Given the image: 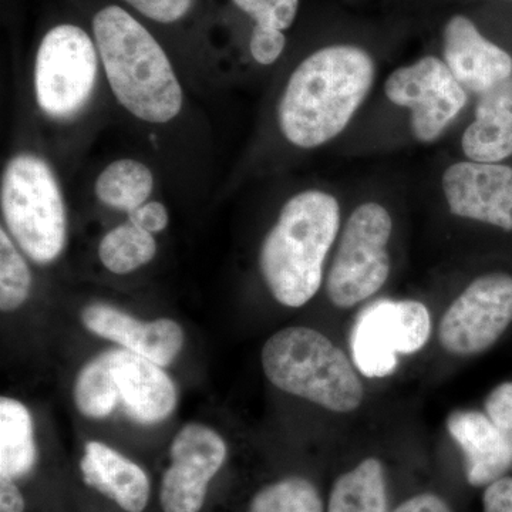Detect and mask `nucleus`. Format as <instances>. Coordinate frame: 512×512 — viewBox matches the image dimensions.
Masks as SVG:
<instances>
[{"label": "nucleus", "mask_w": 512, "mask_h": 512, "mask_svg": "<svg viewBox=\"0 0 512 512\" xmlns=\"http://www.w3.org/2000/svg\"><path fill=\"white\" fill-rule=\"evenodd\" d=\"M375 82V62L349 45L323 47L292 73L279 101V127L289 143L315 148L339 136Z\"/></svg>", "instance_id": "obj_1"}, {"label": "nucleus", "mask_w": 512, "mask_h": 512, "mask_svg": "<svg viewBox=\"0 0 512 512\" xmlns=\"http://www.w3.org/2000/svg\"><path fill=\"white\" fill-rule=\"evenodd\" d=\"M93 32L111 92L121 106L147 123L175 119L183 109V89L153 35L119 6L101 9Z\"/></svg>", "instance_id": "obj_2"}, {"label": "nucleus", "mask_w": 512, "mask_h": 512, "mask_svg": "<svg viewBox=\"0 0 512 512\" xmlns=\"http://www.w3.org/2000/svg\"><path fill=\"white\" fill-rule=\"evenodd\" d=\"M339 225V202L326 192L305 191L286 202L259 254L261 274L276 301L301 308L318 293Z\"/></svg>", "instance_id": "obj_3"}, {"label": "nucleus", "mask_w": 512, "mask_h": 512, "mask_svg": "<svg viewBox=\"0 0 512 512\" xmlns=\"http://www.w3.org/2000/svg\"><path fill=\"white\" fill-rule=\"evenodd\" d=\"M261 359L265 376L282 392L335 413H350L362 404L363 384L348 356L318 330H279L266 340Z\"/></svg>", "instance_id": "obj_4"}, {"label": "nucleus", "mask_w": 512, "mask_h": 512, "mask_svg": "<svg viewBox=\"0 0 512 512\" xmlns=\"http://www.w3.org/2000/svg\"><path fill=\"white\" fill-rule=\"evenodd\" d=\"M3 220L19 248L36 264H50L66 245L67 218L55 173L43 158L18 154L3 171Z\"/></svg>", "instance_id": "obj_5"}, {"label": "nucleus", "mask_w": 512, "mask_h": 512, "mask_svg": "<svg viewBox=\"0 0 512 512\" xmlns=\"http://www.w3.org/2000/svg\"><path fill=\"white\" fill-rule=\"evenodd\" d=\"M392 229V217L376 202H367L352 212L326 282L333 305L353 308L386 284L390 275L387 244Z\"/></svg>", "instance_id": "obj_6"}, {"label": "nucleus", "mask_w": 512, "mask_h": 512, "mask_svg": "<svg viewBox=\"0 0 512 512\" xmlns=\"http://www.w3.org/2000/svg\"><path fill=\"white\" fill-rule=\"evenodd\" d=\"M96 46L79 26L59 25L43 37L35 66L36 100L53 119H69L86 106L96 86Z\"/></svg>", "instance_id": "obj_7"}, {"label": "nucleus", "mask_w": 512, "mask_h": 512, "mask_svg": "<svg viewBox=\"0 0 512 512\" xmlns=\"http://www.w3.org/2000/svg\"><path fill=\"white\" fill-rule=\"evenodd\" d=\"M431 316L417 301H377L357 316L350 336L353 360L366 377L392 375L397 355H412L426 345Z\"/></svg>", "instance_id": "obj_8"}, {"label": "nucleus", "mask_w": 512, "mask_h": 512, "mask_svg": "<svg viewBox=\"0 0 512 512\" xmlns=\"http://www.w3.org/2000/svg\"><path fill=\"white\" fill-rule=\"evenodd\" d=\"M228 447L217 431L191 423L178 431L158 481L160 512H204L214 481L227 464Z\"/></svg>", "instance_id": "obj_9"}, {"label": "nucleus", "mask_w": 512, "mask_h": 512, "mask_svg": "<svg viewBox=\"0 0 512 512\" xmlns=\"http://www.w3.org/2000/svg\"><path fill=\"white\" fill-rule=\"evenodd\" d=\"M512 322V276L488 274L467 286L440 322V345L450 355L490 349Z\"/></svg>", "instance_id": "obj_10"}, {"label": "nucleus", "mask_w": 512, "mask_h": 512, "mask_svg": "<svg viewBox=\"0 0 512 512\" xmlns=\"http://www.w3.org/2000/svg\"><path fill=\"white\" fill-rule=\"evenodd\" d=\"M387 99L412 110V130L421 143H433L467 104V92L447 64L427 56L400 67L384 84Z\"/></svg>", "instance_id": "obj_11"}, {"label": "nucleus", "mask_w": 512, "mask_h": 512, "mask_svg": "<svg viewBox=\"0 0 512 512\" xmlns=\"http://www.w3.org/2000/svg\"><path fill=\"white\" fill-rule=\"evenodd\" d=\"M443 191L454 215L512 231V168L463 161L443 175Z\"/></svg>", "instance_id": "obj_12"}, {"label": "nucleus", "mask_w": 512, "mask_h": 512, "mask_svg": "<svg viewBox=\"0 0 512 512\" xmlns=\"http://www.w3.org/2000/svg\"><path fill=\"white\" fill-rule=\"evenodd\" d=\"M82 322L94 335L111 340L161 367L177 359L185 342L184 330L174 320L161 318L141 322L109 303L87 305L82 312Z\"/></svg>", "instance_id": "obj_13"}, {"label": "nucleus", "mask_w": 512, "mask_h": 512, "mask_svg": "<svg viewBox=\"0 0 512 512\" xmlns=\"http://www.w3.org/2000/svg\"><path fill=\"white\" fill-rule=\"evenodd\" d=\"M84 487L120 512H147L154 498L153 481L130 457L101 441H87L79 461Z\"/></svg>", "instance_id": "obj_14"}, {"label": "nucleus", "mask_w": 512, "mask_h": 512, "mask_svg": "<svg viewBox=\"0 0 512 512\" xmlns=\"http://www.w3.org/2000/svg\"><path fill=\"white\" fill-rule=\"evenodd\" d=\"M443 39L444 63L466 92L480 96L512 77V57L485 39L466 16L448 20Z\"/></svg>", "instance_id": "obj_15"}, {"label": "nucleus", "mask_w": 512, "mask_h": 512, "mask_svg": "<svg viewBox=\"0 0 512 512\" xmlns=\"http://www.w3.org/2000/svg\"><path fill=\"white\" fill-rule=\"evenodd\" d=\"M119 404L136 423H161L177 406V389L163 367L127 349H111Z\"/></svg>", "instance_id": "obj_16"}, {"label": "nucleus", "mask_w": 512, "mask_h": 512, "mask_svg": "<svg viewBox=\"0 0 512 512\" xmlns=\"http://www.w3.org/2000/svg\"><path fill=\"white\" fill-rule=\"evenodd\" d=\"M447 430L466 457L468 484L485 487L512 467V451L487 414L456 410L447 417Z\"/></svg>", "instance_id": "obj_17"}, {"label": "nucleus", "mask_w": 512, "mask_h": 512, "mask_svg": "<svg viewBox=\"0 0 512 512\" xmlns=\"http://www.w3.org/2000/svg\"><path fill=\"white\" fill-rule=\"evenodd\" d=\"M461 147L477 163H500L512 156V77L480 94L476 120L464 131Z\"/></svg>", "instance_id": "obj_18"}, {"label": "nucleus", "mask_w": 512, "mask_h": 512, "mask_svg": "<svg viewBox=\"0 0 512 512\" xmlns=\"http://www.w3.org/2000/svg\"><path fill=\"white\" fill-rule=\"evenodd\" d=\"M39 450L33 436V421L28 407L18 400H0V477L22 484L35 474Z\"/></svg>", "instance_id": "obj_19"}, {"label": "nucleus", "mask_w": 512, "mask_h": 512, "mask_svg": "<svg viewBox=\"0 0 512 512\" xmlns=\"http://www.w3.org/2000/svg\"><path fill=\"white\" fill-rule=\"evenodd\" d=\"M328 512H387L382 463L366 458L355 470L342 474L330 491Z\"/></svg>", "instance_id": "obj_20"}, {"label": "nucleus", "mask_w": 512, "mask_h": 512, "mask_svg": "<svg viewBox=\"0 0 512 512\" xmlns=\"http://www.w3.org/2000/svg\"><path fill=\"white\" fill-rule=\"evenodd\" d=\"M154 188V177L146 164L131 158L111 163L97 178L94 191L100 202L128 214L146 204Z\"/></svg>", "instance_id": "obj_21"}, {"label": "nucleus", "mask_w": 512, "mask_h": 512, "mask_svg": "<svg viewBox=\"0 0 512 512\" xmlns=\"http://www.w3.org/2000/svg\"><path fill=\"white\" fill-rule=\"evenodd\" d=\"M74 403L89 419H106L119 406L116 382L111 370L110 350L93 357L77 373L73 386Z\"/></svg>", "instance_id": "obj_22"}, {"label": "nucleus", "mask_w": 512, "mask_h": 512, "mask_svg": "<svg viewBox=\"0 0 512 512\" xmlns=\"http://www.w3.org/2000/svg\"><path fill=\"white\" fill-rule=\"evenodd\" d=\"M157 254L153 234L128 220L111 229L101 239L99 258L104 268L116 275H126L150 264Z\"/></svg>", "instance_id": "obj_23"}, {"label": "nucleus", "mask_w": 512, "mask_h": 512, "mask_svg": "<svg viewBox=\"0 0 512 512\" xmlns=\"http://www.w3.org/2000/svg\"><path fill=\"white\" fill-rule=\"evenodd\" d=\"M245 512H325V505L311 480L289 476L255 491Z\"/></svg>", "instance_id": "obj_24"}, {"label": "nucleus", "mask_w": 512, "mask_h": 512, "mask_svg": "<svg viewBox=\"0 0 512 512\" xmlns=\"http://www.w3.org/2000/svg\"><path fill=\"white\" fill-rule=\"evenodd\" d=\"M32 289V274L28 262L16 248L15 242L0 231V309L18 311L28 301Z\"/></svg>", "instance_id": "obj_25"}, {"label": "nucleus", "mask_w": 512, "mask_h": 512, "mask_svg": "<svg viewBox=\"0 0 512 512\" xmlns=\"http://www.w3.org/2000/svg\"><path fill=\"white\" fill-rule=\"evenodd\" d=\"M299 9V0H256L248 15L255 25L285 30L291 28Z\"/></svg>", "instance_id": "obj_26"}, {"label": "nucleus", "mask_w": 512, "mask_h": 512, "mask_svg": "<svg viewBox=\"0 0 512 512\" xmlns=\"http://www.w3.org/2000/svg\"><path fill=\"white\" fill-rule=\"evenodd\" d=\"M485 414L490 417L512 451V382L498 384L484 403Z\"/></svg>", "instance_id": "obj_27"}, {"label": "nucleus", "mask_w": 512, "mask_h": 512, "mask_svg": "<svg viewBox=\"0 0 512 512\" xmlns=\"http://www.w3.org/2000/svg\"><path fill=\"white\" fill-rule=\"evenodd\" d=\"M286 37L282 30L255 25L251 37L252 57L259 64L275 63L284 52Z\"/></svg>", "instance_id": "obj_28"}, {"label": "nucleus", "mask_w": 512, "mask_h": 512, "mask_svg": "<svg viewBox=\"0 0 512 512\" xmlns=\"http://www.w3.org/2000/svg\"><path fill=\"white\" fill-rule=\"evenodd\" d=\"M148 19L173 23L190 12L192 0H124Z\"/></svg>", "instance_id": "obj_29"}, {"label": "nucleus", "mask_w": 512, "mask_h": 512, "mask_svg": "<svg viewBox=\"0 0 512 512\" xmlns=\"http://www.w3.org/2000/svg\"><path fill=\"white\" fill-rule=\"evenodd\" d=\"M128 215V220L153 235L164 231L168 225V211L160 201L146 202Z\"/></svg>", "instance_id": "obj_30"}, {"label": "nucleus", "mask_w": 512, "mask_h": 512, "mask_svg": "<svg viewBox=\"0 0 512 512\" xmlns=\"http://www.w3.org/2000/svg\"><path fill=\"white\" fill-rule=\"evenodd\" d=\"M483 505L484 512H512V478L503 477L487 485Z\"/></svg>", "instance_id": "obj_31"}, {"label": "nucleus", "mask_w": 512, "mask_h": 512, "mask_svg": "<svg viewBox=\"0 0 512 512\" xmlns=\"http://www.w3.org/2000/svg\"><path fill=\"white\" fill-rule=\"evenodd\" d=\"M0 512H29V501L22 485L8 477H0Z\"/></svg>", "instance_id": "obj_32"}, {"label": "nucleus", "mask_w": 512, "mask_h": 512, "mask_svg": "<svg viewBox=\"0 0 512 512\" xmlns=\"http://www.w3.org/2000/svg\"><path fill=\"white\" fill-rule=\"evenodd\" d=\"M394 512H451L446 501L434 494H420L404 501Z\"/></svg>", "instance_id": "obj_33"}, {"label": "nucleus", "mask_w": 512, "mask_h": 512, "mask_svg": "<svg viewBox=\"0 0 512 512\" xmlns=\"http://www.w3.org/2000/svg\"><path fill=\"white\" fill-rule=\"evenodd\" d=\"M232 2H234L239 9L244 10L245 13H248L249 10L252 9V6L255 5L256 0H232Z\"/></svg>", "instance_id": "obj_34"}]
</instances>
